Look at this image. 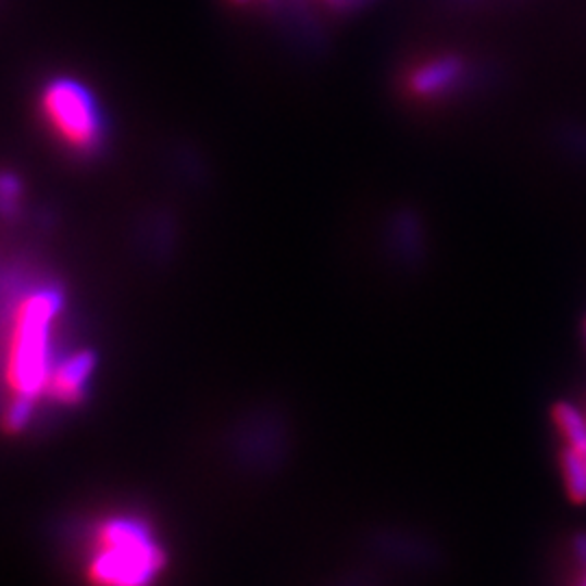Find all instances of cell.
Here are the masks:
<instances>
[{
    "label": "cell",
    "mask_w": 586,
    "mask_h": 586,
    "mask_svg": "<svg viewBox=\"0 0 586 586\" xmlns=\"http://www.w3.org/2000/svg\"><path fill=\"white\" fill-rule=\"evenodd\" d=\"M561 467H563V476H565V487L570 498L576 504H585L586 502V461L585 457L574 450V448H565L561 454Z\"/></svg>",
    "instance_id": "obj_4"
},
{
    "label": "cell",
    "mask_w": 586,
    "mask_h": 586,
    "mask_svg": "<svg viewBox=\"0 0 586 586\" xmlns=\"http://www.w3.org/2000/svg\"><path fill=\"white\" fill-rule=\"evenodd\" d=\"M87 550V578L93 586L152 585L163 563L159 546L133 520L100 522Z\"/></svg>",
    "instance_id": "obj_1"
},
{
    "label": "cell",
    "mask_w": 586,
    "mask_h": 586,
    "mask_svg": "<svg viewBox=\"0 0 586 586\" xmlns=\"http://www.w3.org/2000/svg\"><path fill=\"white\" fill-rule=\"evenodd\" d=\"M576 546H578V557H581V561H583V563H586V535H583V537H578Z\"/></svg>",
    "instance_id": "obj_6"
},
{
    "label": "cell",
    "mask_w": 586,
    "mask_h": 586,
    "mask_svg": "<svg viewBox=\"0 0 586 586\" xmlns=\"http://www.w3.org/2000/svg\"><path fill=\"white\" fill-rule=\"evenodd\" d=\"M41 113L57 139L74 152H91L102 137V122L89 91L76 80L57 78L41 93Z\"/></svg>",
    "instance_id": "obj_2"
},
{
    "label": "cell",
    "mask_w": 586,
    "mask_h": 586,
    "mask_svg": "<svg viewBox=\"0 0 586 586\" xmlns=\"http://www.w3.org/2000/svg\"><path fill=\"white\" fill-rule=\"evenodd\" d=\"M583 586H586V583H585V585H583Z\"/></svg>",
    "instance_id": "obj_7"
},
{
    "label": "cell",
    "mask_w": 586,
    "mask_h": 586,
    "mask_svg": "<svg viewBox=\"0 0 586 586\" xmlns=\"http://www.w3.org/2000/svg\"><path fill=\"white\" fill-rule=\"evenodd\" d=\"M552 417L554 424L559 428V433L563 435V439L568 441L570 448L581 450L586 446V422L585 417L578 413V409H574L568 402H559L552 409Z\"/></svg>",
    "instance_id": "obj_3"
},
{
    "label": "cell",
    "mask_w": 586,
    "mask_h": 586,
    "mask_svg": "<svg viewBox=\"0 0 586 586\" xmlns=\"http://www.w3.org/2000/svg\"><path fill=\"white\" fill-rule=\"evenodd\" d=\"M457 72V67L452 63H441L439 67H431L426 72H422L417 76V89L420 91H431V89H437L441 87L448 78H452Z\"/></svg>",
    "instance_id": "obj_5"
}]
</instances>
